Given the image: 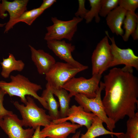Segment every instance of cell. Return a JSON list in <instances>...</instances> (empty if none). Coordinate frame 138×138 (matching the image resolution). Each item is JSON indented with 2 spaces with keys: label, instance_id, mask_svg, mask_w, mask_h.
<instances>
[{
  "label": "cell",
  "instance_id": "1",
  "mask_svg": "<svg viewBox=\"0 0 138 138\" xmlns=\"http://www.w3.org/2000/svg\"><path fill=\"white\" fill-rule=\"evenodd\" d=\"M102 101L108 117L116 123L134 116L138 107V79L133 73L114 67L103 77Z\"/></svg>",
  "mask_w": 138,
  "mask_h": 138
},
{
  "label": "cell",
  "instance_id": "2",
  "mask_svg": "<svg viewBox=\"0 0 138 138\" xmlns=\"http://www.w3.org/2000/svg\"><path fill=\"white\" fill-rule=\"evenodd\" d=\"M9 82L0 80V88L10 97L16 96L20 98L21 101L26 104V96H31L38 100L44 108L48 110L47 104L45 100L37 94L42 89L41 85L31 82L27 77L20 74L10 76Z\"/></svg>",
  "mask_w": 138,
  "mask_h": 138
},
{
  "label": "cell",
  "instance_id": "3",
  "mask_svg": "<svg viewBox=\"0 0 138 138\" xmlns=\"http://www.w3.org/2000/svg\"><path fill=\"white\" fill-rule=\"evenodd\" d=\"M25 106L18 101L13 103L15 107L20 112L23 126L29 127L35 130L38 126L45 127L49 124L52 120L43 109L38 107L33 99L29 96L26 97Z\"/></svg>",
  "mask_w": 138,
  "mask_h": 138
},
{
  "label": "cell",
  "instance_id": "4",
  "mask_svg": "<svg viewBox=\"0 0 138 138\" xmlns=\"http://www.w3.org/2000/svg\"><path fill=\"white\" fill-rule=\"evenodd\" d=\"M100 85L95 97L89 98L82 94H78L74 96V99L85 111L92 112L106 124L108 130L113 132L116 123L106 114L101 98V93L104 87L103 82H100Z\"/></svg>",
  "mask_w": 138,
  "mask_h": 138
},
{
  "label": "cell",
  "instance_id": "5",
  "mask_svg": "<svg viewBox=\"0 0 138 138\" xmlns=\"http://www.w3.org/2000/svg\"><path fill=\"white\" fill-rule=\"evenodd\" d=\"M88 68L84 65L78 67L66 62H56L45 75V79L51 87L60 89L77 73Z\"/></svg>",
  "mask_w": 138,
  "mask_h": 138
},
{
  "label": "cell",
  "instance_id": "6",
  "mask_svg": "<svg viewBox=\"0 0 138 138\" xmlns=\"http://www.w3.org/2000/svg\"><path fill=\"white\" fill-rule=\"evenodd\" d=\"M83 19L79 17H75L71 20L65 21L59 19L56 17H51L53 24L46 28L47 32L44 39L47 41L61 40L64 39L72 40L77 31V25Z\"/></svg>",
  "mask_w": 138,
  "mask_h": 138
},
{
  "label": "cell",
  "instance_id": "7",
  "mask_svg": "<svg viewBox=\"0 0 138 138\" xmlns=\"http://www.w3.org/2000/svg\"><path fill=\"white\" fill-rule=\"evenodd\" d=\"M101 75H92L90 78L87 79L83 77L72 78L62 86L69 92L71 98L77 94H82L89 98L95 97L96 91L99 87Z\"/></svg>",
  "mask_w": 138,
  "mask_h": 138
},
{
  "label": "cell",
  "instance_id": "8",
  "mask_svg": "<svg viewBox=\"0 0 138 138\" xmlns=\"http://www.w3.org/2000/svg\"><path fill=\"white\" fill-rule=\"evenodd\" d=\"M107 36H105L97 44L91 57L92 75L102 74L108 68L113 56Z\"/></svg>",
  "mask_w": 138,
  "mask_h": 138
},
{
  "label": "cell",
  "instance_id": "9",
  "mask_svg": "<svg viewBox=\"0 0 138 138\" xmlns=\"http://www.w3.org/2000/svg\"><path fill=\"white\" fill-rule=\"evenodd\" d=\"M106 36L111 40L110 45L113 59L109 67L120 64L125 66L122 68L124 71L133 73V67L138 70V57L134 54L133 50L130 48L121 49L116 44L113 37H110L107 31H105Z\"/></svg>",
  "mask_w": 138,
  "mask_h": 138
},
{
  "label": "cell",
  "instance_id": "10",
  "mask_svg": "<svg viewBox=\"0 0 138 138\" xmlns=\"http://www.w3.org/2000/svg\"><path fill=\"white\" fill-rule=\"evenodd\" d=\"M21 120L13 113L5 117L0 127L9 138H32L34 129H24Z\"/></svg>",
  "mask_w": 138,
  "mask_h": 138
},
{
  "label": "cell",
  "instance_id": "11",
  "mask_svg": "<svg viewBox=\"0 0 138 138\" xmlns=\"http://www.w3.org/2000/svg\"><path fill=\"white\" fill-rule=\"evenodd\" d=\"M96 116L92 113L85 111L80 105H74L70 107L66 117L52 121L54 123H57L69 120L72 123L79 124L82 126H84L88 129Z\"/></svg>",
  "mask_w": 138,
  "mask_h": 138
},
{
  "label": "cell",
  "instance_id": "12",
  "mask_svg": "<svg viewBox=\"0 0 138 138\" xmlns=\"http://www.w3.org/2000/svg\"><path fill=\"white\" fill-rule=\"evenodd\" d=\"M81 127L79 124L67 121L55 123L52 121L41 130V134L44 138H67L70 134L75 133L76 131Z\"/></svg>",
  "mask_w": 138,
  "mask_h": 138
},
{
  "label": "cell",
  "instance_id": "13",
  "mask_svg": "<svg viewBox=\"0 0 138 138\" xmlns=\"http://www.w3.org/2000/svg\"><path fill=\"white\" fill-rule=\"evenodd\" d=\"M48 47L60 59L66 63L75 66L80 67L84 65L75 60L72 53L75 49V46L64 40H53L47 41Z\"/></svg>",
  "mask_w": 138,
  "mask_h": 138
},
{
  "label": "cell",
  "instance_id": "14",
  "mask_svg": "<svg viewBox=\"0 0 138 138\" xmlns=\"http://www.w3.org/2000/svg\"><path fill=\"white\" fill-rule=\"evenodd\" d=\"M28 0H15L9 2L2 0L0 7V18L4 19L7 16L5 13L7 11L9 15V24L19 17L24 12L27 11V6Z\"/></svg>",
  "mask_w": 138,
  "mask_h": 138
},
{
  "label": "cell",
  "instance_id": "15",
  "mask_svg": "<svg viewBox=\"0 0 138 138\" xmlns=\"http://www.w3.org/2000/svg\"><path fill=\"white\" fill-rule=\"evenodd\" d=\"M29 46L31 59L36 66L38 73L45 75L56 62L55 59L43 50H37L30 45Z\"/></svg>",
  "mask_w": 138,
  "mask_h": 138
},
{
  "label": "cell",
  "instance_id": "16",
  "mask_svg": "<svg viewBox=\"0 0 138 138\" xmlns=\"http://www.w3.org/2000/svg\"><path fill=\"white\" fill-rule=\"evenodd\" d=\"M127 12L119 6L107 15V24L112 33L122 36L124 34L122 26Z\"/></svg>",
  "mask_w": 138,
  "mask_h": 138
},
{
  "label": "cell",
  "instance_id": "17",
  "mask_svg": "<svg viewBox=\"0 0 138 138\" xmlns=\"http://www.w3.org/2000/svg\"><path fill=\"white\" fill-rule=\"evenodd\" d=\"M103 121L96 116L90 127L85 134H81L79 138H95L99 136L110 135L112 137L121 134L122 132H114L107 130L104 127Z\"/></svg>",
  "mask_w": 138,
  "mask_h": 138
},
{
  "label": "cell",
  "instance_id": "18",
  "mask_svg": "<svg viewBox=\"0 0 138 138\" xmlns=\"http://www.w3.org/2000/svg\"><path fill=\"white\" fill-rule=\"evenodd\" d=\"M2 67L1 75L4 78L9 77L10 73L13 71L21 72L24 69L25 64L22 60H17L14 55L9 53L8 57L3 58L0 62Z\"/></svg>",
  "mask_w": 138,
  "mask_h": 138
},
{
  "label": "cell",
  "instance_id": "19",
  "mask_svg": "<svg viewBox=\"0 0 138 138\" xmlns=\"http://www.w3.org/2000/svg\"><path fill=\"white\" fill-rule=\"evenodd\" d=\"M45 87L41 97L47 104L49 115L52 121L57 119L60 118L59 111L58 109L59 103L54 98L51 87L47 83Z\"/></svg>",
  "mask_w": 138,
  "mask_h": 138
},
{
  "label": "cell",
  "instance_id": "20",
  "mask_svg": "<svg viewBox=\"0 0 138 138\" xmlns=\"http://www.w3.org/2000/svg\"><path fill=\"white\" fill-rule=\"evenodd\" d=\"M44 11L39 8L24 12L18 18L9 24L6 23L4 33H7L17 23L24 22L29 25H31L36 19L41 15Z\"/></svg>",
  "mask_w": 138,
  "mask_h": 138
},
{
  "label": "cell",
  "instance_id": "21",
  "mask_svg": "<svg viewBox=\"0 0 138 138\" xmlns=\"http://www.w3.org/2000/svg\"><path fill=\"white\" fill-rule=\"evenodd\" d=\"M50 87L53 93L59 99L60 107V118H65L66 117L67 112L70 108L71 98L69 96V93L63 88L57 89Z\"/></svg>",
  "mask_w": 138,
  "mask_h": 138
},
{
  "label": "cell",
  "instance_id": "22",
  "mask_svg": "<svg viewBox=\"0 0 138 138\" xmlns=\"http://www.w3.org/2000/svg\"><path fill=\"white\" fill-rule=\"evenodd\" d=\"M123 24L125 32L122 37L124 41H127L138 25L137 15L135 13L127 11Z\"/></svg>",
  "mask_w": 138,
  "mask_h": 138
},
{
  "label": "cell",
  "instance_id": "23",
  "mask_svg": "<svg viewBox=\"0 0 138 138\" xmlns=\"http://www.w3.org/2000/svg\"><path fill=\"white\" fill-rule=\"evenodd\" d=\"M88 1L91 8L84 18L87 24L90 22L95 18L96 22L98 23L100 20L99 15L101 7V0H89Z\"/></svg>",
  "mask_w": 138,
  "mask_h": 138
},
{
  "label": "cell",
  "instance_id": "24",
  "mask_svg": "<svg viewBox=\"0 0 138 138\" xmlns=\"http://www.w3.org/2000/svg\"><path fill=\"white\" fill-rule=\"evenodd\" d=\"M126 132L132 138H138V112L129 118L126 122Z\"/></svg>",
  "mask_w": 138,
  "mask_h": 138
},
{
  "label": "cell",
  "instance_id": "25",
  "mask_svg": "<svg viewBox=\"0 0 138 138\" xmlns=\"http://www.w3.org/2000/svg\"><path fill=\"white\" fill-rule=\"evenodd\" d=\"M119 0H101L99 15L106 17L111 11L118 6Z\"/></svg>",
  "mask_w": 138,
  "mask_h": 138
},
{
  "label": "cell",
  "instance_id": "26",
  "mask_svg": "<svg viewBox=\"0 0 138 138\" xmlns=\"http://www.w3.org/2000/svg\"><path fill=\"white\" fill-rule=\"evenodd\" d=\"M118 5L127 11L135 14L138 7V0H119Z\"/></svg>",
  "mask_w": 138,
  "mask_h": 138
},
{
  "label": "cell",
  "instance_id": "27",
  "mask_svg": "<svg viewBox=\"0 0 138 138\" xmlns=\"http://www.w3.org/2000/svg\"><path fill=\"white\" fill-rule=\"evenodd\" d=\"M6 94L5 91L0 88V125L5 117L13 113L12 111L6 109L4 106V97Z\"/></svg>",
  "mask_w": 138,
  "mask_h": 138
},
{
  "label": "cell",
  "instance_id": "28",
  "mask_svg": "<svg viewBox=\"0 0 138 138\" xmlns=\"http://www.w3.org/2000/svg\"><path fill=\"white\" fill-rule=\"evenodd\" d=\"M85 0H79L78 8L77 11L75 13L76 17H78L84 19L89 11L85 7Z\"/></svg>",
  "mask_w": 138,
  "mask_h": 138
},
{
  "label": "cell",
  "instance_id": "29",
  "mask_svg": "<svg viewBox=\"0 0 138 138\" xmlns=\"http://www.w3.org/2000/svg\"><path fill=\"white\" fill-rule=\"evenodd\" d=\"M56 2V0H44L39 7L44 11Z\"/></svg>",
  "mask_w": 138,
  "mask_h": 138
},
{
  "label": "cell",
  "instance_id": "30",
  "mask_svg": "<svg viewBox=\"0 0 138 138\" xmlns=\"http://www.w3.org/2000/svg\"><path fill=\"white\" fill-rule=\"evenodd\" d=\"M32 138H44L41 134L40 126H38L35 130Z\"/></svg>",
  "mask_w": 138,
  "mask_h": 138
},
{
  "label": "cell",
  "instance_id": "31",
  "mask_svg": "<svg viewBox=\"0 0 138 138\" xmlns=\"http://www.w3.org/2000/svg\"><path fill=\"white\" fill-rule=\"evenodd\" d=\"M134 40L138 39V25L136 27L135 30L131 35Z\"/></svg>",
  "mask_w": 138,
  "mask_h": 138
},
{
  "label": "cell",
  "instance_id": "32",
  "mask_svg": "<svg viewBox=\"0 0 138 138\" xmlns=\"http://www.w3.org/2000/svg\"><path fill=\"white\" fill-rule=\"evenodd\" d=\"M117 138H132L127 133L123 132L116 136Z\"/></svg>",
  "mask_w": 138,
  "mask_h": 138
},
{
  "label": "cell",
  "instance_id": "33",
  "mask_svg": "<svg viewBox=\"0 0 138 138\" xmlns=\"http://www.w3.org/2000/svg\"><path fill=\"white\" fill-rule=\"evenodd\" d=\"M81 131H77L71 137L68 138H79L80 136Z\"/></svg>",
  "mask_w": 138,
  "mask_h": 138
},
{
  "label": "cell",
  "instance_id": "34",
  "mask_svg": "<svg viewBox=\"0 0 138 138\" xmlns=\"http://www.w3.org/2000/svg\"><path fill=\"white\" fill-rule=\"evenodd\" d=\"M6 23H0V27H3L5 25Z\"/></svg>",
  "mask_w": 138,
  "mask_h": 138
},
{
  "label": "cell",
  "instance_id": "35",
  "mask_svg": "<svg viewBox=\"0 0 138 138\" xmlns=\"http://www.w3.org/2000/svg\"><path fill=\"white\" fill-rule=\"evenodd\" d=\"M45 138H51L50 137H46Z\"/></svg>",
  "mask_w": 138,
  "mask_h": 138
},
{
  "label": "cell",
  "instance_id": "36",
  "mask_svg": "<svg viewBox=\"0 0 138 138\" xmlns=\"http://www.w3.org/2000/svg\"><path fill=\"white\" fill-rule=\"evenodd\" d=\"M1 5V3H0V7Z\"/></svg>",
  "mask_w": 138,
  "mask_h": 138
}]
</instances>
